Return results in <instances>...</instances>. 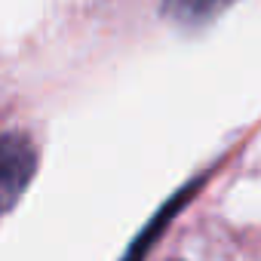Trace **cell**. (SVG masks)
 <instances>
[{"label":"cell","mask_w":261,"mask_h":261,"mask_svg":"<svg viewBox=\"0 0 261 261\" xmlns=\"http://www.w3.org/2000/svg\"><path fill=\"white\" fill-rule=\"evenodd\" d=\"M37 169L34 145L19 133H0V212L16 206Z\"/></svg>","instance_id":"obj_1"},{"label":"cell","mask_w":261,"mask_h":261,"mask_svg":"<svg viewBox=\"0 0 261 261\" xmlns=\"http://www.w3.org/2000/svg\"><path fill=\"white\" fill-rule=\"evenodd\" d=\"M233 0H163V13L188 28L206 25L212 16H218L224 7H230Z\"/></svg>","instance_id":"obj_2"}]
</instances>
